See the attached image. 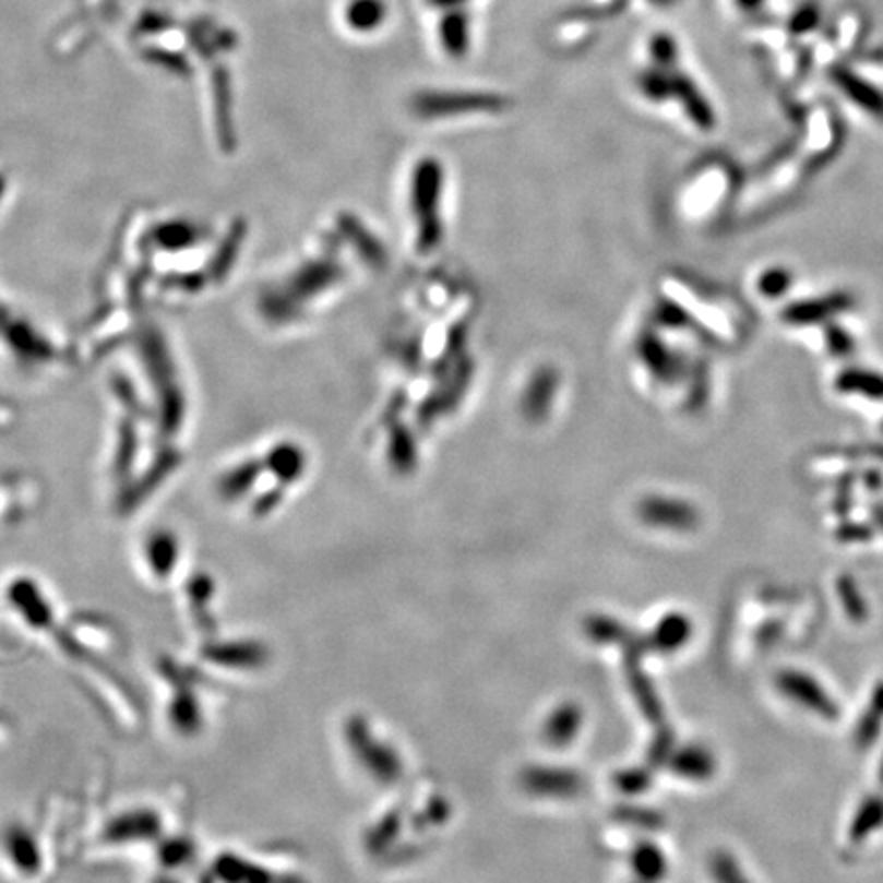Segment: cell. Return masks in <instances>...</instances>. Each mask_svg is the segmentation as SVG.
Wrapping results in <instances>:
<instances>
[]
</instances>
